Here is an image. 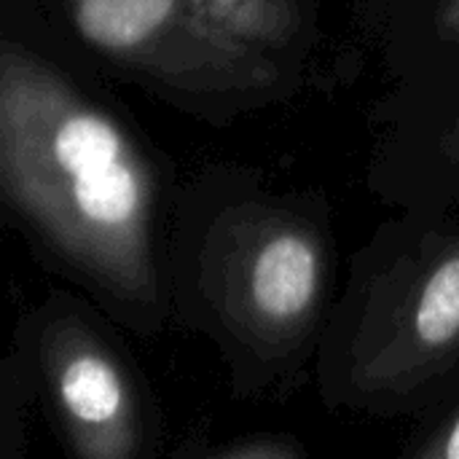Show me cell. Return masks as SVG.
Listing matches in <instances>:
<instances>
[{
    "mask_svg": "<svg viewBox=\"0 0 459 459\" xmlns=\"http://www.w3.org/2000/svg\"><path fill=\"white\" fill-rule=\"evenodd\" d=\"M8 202L105 309L140 336L169 312L153 253V180L124 129L11 46L0 59Z\"/></svg>",
    "mask_w": 459,
    "mask_h": 459,
    "instance_id": "obj_1",
    "label": "cell"
},
{
    "mask_svg": "<svg viewBox=\"0 0 459 459\" xmlns=\"http://www.w3.org/2000/svg\"><path fill=\"white\" fill-rule=\"evenodd\" d=\"M323 237L296 218L226 223L191 255L175 312L207 336L239 401H285L315 377L331 317Z\"/></svg>",
    "mask_w": 459,
    "mask_h": 459,
    "instance_id": "obj_2",
    "label": "cell"
},
{
    "mask_svg": "<svg viewBox=\"0 0 459 459\" xmlns=\"http://www.w3.org/2000/svg\"><path fill=\"white\" fill-rule=\"evenodd\" d=\"M315 382L331 411L398 420L459 387V231L368 264L331 312Z\"/></svg>",
    "mask_w": 459,
    "mask_h": 459,
    "instance_id": "obj_3",
    "label": "cell"
},
{
    "mask_svg": "<svg viewBox=\"0 0 459 459\" xmlns=\"http://www.w3.org/2000/svg\"><path fill=\"white\" fill-rule=\"evenodd\" d=\"M38 406L67 459H161L159 403L126 344L89 309L54 296L30 315Z\"/></svg>",
    "mask_w": 459,
    "mask_h": 459,
    "instance_id": "obj_4",
    "label": "cell"
},
{
    "mask_svg": "<svg viewBox=\"0 0 459 459\" xmlns=\"http://www.w3.org/2000/svg\"><path fill=\"white\" fill-rule=\"evenodd\" d=\"M81 38L159 81L196 91L255 89L274 81L272 62L191 0H67Z\"/></svg>",
    "mask_w": 459,
    "mask_h": 459,
    "instance_id": "obj_5",
    "label": "cell"
},
{
    "mask_svg": "<svg viewBox=\"0 0 459 459\" xmlns=\"http://www.w3.org/2000/svg\"><path fill=\"white\" fill-rule=\"evenodd\" d=\"M38 403L32 328L24 315L0 366V459H24L30 409Z\"/></svg>",
    "mask_w": 459,
    "mask_h": 459,
    "instance_id": "obj_6",
    "label": "cell"
},
{
    "mask_svg": "<svg viewBox=\"0 0 459 459\" xmlns=\"http://www.w3.org/2000/svg\"><path fill=\"white\" fill-rule=\"evenodd\" d=\"M210 22L250 46H282L299 32L293 0H191Z\"/></svg>",
    "mask_w": 459,
    "mask_h": 459,
    "instance_id": "obj_7",
    "label": "cell"
},
{
    "mask_svg": "<svg viewBox=\"0 0 459 459\" xmlns=\"http://www.w3.org/2000/svg\"><path fill=\"white\" fill-rule=\"evenodd\" d=\"M401 459H459V387L441 403V411L420 430Z\"/></svg>",
    "mask_w": 459,
    "mask_h": 459,
    "instance_id": "obj_8",
    "label": "cell"
},
{
    "mask_svg": "<svg viewBox=\"0 0 459 459\" xmlns=\"http://www.w3.org/2000/svg\"><path fill=\"white\" fill-rule=\"evenodd\" d=\"M186 459H309L304 444L293 436L261 433L221 444L215 449H202Z\"/></svg>",
    "mask_w": 459,
    "mask_h": 459,
    "instance_id": "obj_9",
    "label": "cell"
},
{
    "mask_svg": "<svg viewBox=\"0 0 459 459\" xmlns=\"http://www.w3.org/2000/svg\"><path fill=\"white\" fill-rule=\"evenodd\" d=\"M446 16H449V24H452L455 30H459V0H455V3L449 5V13H446Z\"/></svg>",
    "mask_w": 459,
    "mask_h": 459,
    "instance_id": "obj_10",
    "label": "cell"
}]
</instances>
